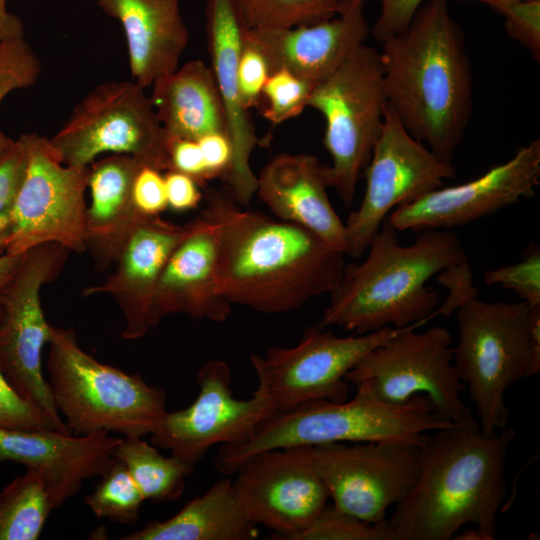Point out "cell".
I'll return each mask as SVG.
<instances>
[{
	"label": "cell",
	"mask_w": 540,
	"mask_h": 540,
	"mask_svg": "<svg viewBox=\"0 0 540 540\" xmlns=\"http://www.w3.org/2000/svg\"><path fill=\"white\" fill-rule=\"evenodd\" d=\"M200 215L219 237V281L233 304L267 314L302 307L340 280L344 253L293 223L244 210L229 191L207 189Z\"/></svg>",
	"instance_id": "1"
},
{
	"label": "cell",
	"mask_w": 540,
	"mask_h": 540,
	"mask_svg": "<svg viewBox=\"0 0 540 540\" xmlns=\"http://www.w3.org/2000/svg\"><path fill=\"white\" fill-rule=\"evenodd\" d=\"M421 446L419 475L387 519L398 540H449L474 524L482 540L497 537L506 495V459L516 437L511 427L484 434L468 408Z\"/></svg>",
	"instance_id": "2"
},
{
	"label": "cell",
	"mask_w": 540,
	"mask_h": 540,
	"mask_svg": "<svg viewBox=\"0 0 540 540\" xmlns=\"http://www.w3.org/2000/svg\"><path fill=\"white\" fill-rule=\"evenodd\" d=\"M381 43L387 104L415 139L451 163L472 116L473 77L448 1L426 0L403 32Z\"/></svg>",
	"instance_id": "3"
},
{
	"label": "cell",
	"mask_w": 540,
	"mask_h": 540,
	"mask_svg": "<svg viewBox=\"0 0 540 540\" xmlns=\"http://www.w3.org/2000/svg\"><path fill=\"white\" fill-rule=\"evenodd\" d=\"M367 250L363 262L345 264L318 326L356 334L420 326L440 305L439 293L426 282L449 266L468 262L452 231L424 230L412 244L401 245L387 220Z\"/></svg>",
	"instance_id": "4"
},
{
	"label": "cell",
	"mask_w": 540,
	"mask_h": 540,
	"mask_svg": "<svg viewBox=\"0 0 540 540\" xmlns=\"http://www.w3.org/2000/svg\"><path fill=\"white\" fill-rule=\"evenodd\" d=\"M351 400H314L290 410L274 412L240 445H221L215 468L232 475L256 453L293 446L328 443L406 440L423 442L427 432L448 426L427 395L413 396L400 405L380 400L370 384L356 385Z\"/></svg>",
	"instance_id": "5"
},
{
	"label": "cell",
	"mask_w": 540,
	"mask_h": 540,
	"mask_svg": "<svg viewBox=\"0 0 540 540\" xmlns=\"http://www.w3.org/2000/svg\"><path fill=\"white\" fill-rule=\"evenodd\" d=\"M455 313L454 368L469 390L481 431L492 435L508 426L507 389L540 372V306L474 298Z\"/></svg>",
	"instance_id": "6"
},
{
	"label": "cell",
	"mask_w": 540,
	"mask_h": 540,
	"mask_svg": "<svg viewBox=\"0 0 540 540\" xmlns=\"http://www.w3.org/2000/svg\"><path fill=\"white\" fill-rule=\"evenodd\" d=\"M47 371L55 406L74 435L151 434L167 412L164 390L84 351L74 330L50 326Z\"/></svg>",
	"instance_id": "7"
},
{
	"label": "cell",
	"mask_w": 540,
	"mask_h": 540,
	"mask_svg": "<svg viewBox=\"0 0 540 540\" xmlns=\"http://www.w3.org/2000/svg\"><path fill=\"white\" fill-rule=\"evenodd\" d=\"M386 103L380 53L366 44L316 84L307 101L325 119L323 143L331 164L321 167L323 181L346 206L370 161Z\"/></svg>",
	"instance_id": "8"
},
{
	"label": "cell",
	"mask_w": 540,
	"mask_h": 540,
	"mask_svg": "<svg viewBox=\"0 0 540 540\" xmlns=\"http://www.w3.org/2000/svg\"><path fill=\"white\" fill-rule=\"evenodd\" d=\"M144 89L135 81H109L88 92L49 139L62 163L83 168L113 153L169 170V138Z\"/></svg>",
	"instance_id": "9"
},
{
	"label": "cell",
	"mask_w": 540,
	"mask_h": 540,
	"mask_svg": "<svg viewBox=\"0 0 540 540\" xmlns=\"http://www.w3.org/2000/svg\"><path fill=\"white\" fill-rule=\"evenodd\" d=\"M69 252L57 243L29 249L0 291V368L22 398L67 429L42 372L41 352L51 325L45 319L40 291L61 272Z\"/></svg>",
	"instance_id": "10"
},
{
	"label": "cell",
	"mask_w": 540,
	"mask_h": 540,
	"mask_svg": "<svg viewBox=\"0 0 540 540\" xmlns=\"http://www.w3.org/2000/svg\"><path fill=\"white\" fill-rule=\"evenodd\" d=\"M27 164L13 208L12 230L6 254L57 243L70 252L86 251L88 167L62 163L49 138L23 134Z\"/></svg>",
	"instance_id": "11"
},
{
	"label": "cell",
	"mask_w": 540,
	"mask_h": 540,
	"mask_svg": "<svg viewBox=\"0 0 540 540\" xmlns=\"http://www.w3.org/2000/svg\"><path fill=\"white\" fill-rule=\"evenodd\" d=\"M397 329H383L340 337L331 329L308 327L294 347H273L262 356L250 355L258 389L275 412L314 400H347L346 374L369 352L386 342Z\"/></svg>",
	"instance_id": "12"
},
{
	"label": "cell",
	"mask_w": 540,
	"mask_h": 540,
	"mask_svg": "<svg viewBox=\"0 0 540 540\" xmlns=\"http://www.w3.org/2000/svg\"><path fill=\"white\" fill-rule=\"evenodd\" d=\"M366 188L360 206L345 225V255L359 258L397 207L443 186L456 169L415 139L386 103L380 134L364 171Z\"/></svg>",
	"instance_id": "13"
},
{
	"label": "cell",
	"mask_w": 540,
	"mask_h": 540,
	"mask_svg": "<svg viewBox=\"0 0 540 540\" xmlns=\"http://www.w3.org/2000/svg\"><path fill=\"white\" fill-rule=\"evenodd\" d=\"M415 327L397 329L365 355L345 381L351 385L367 381L380 400L393 405L427 395L441 419L454 421L469 407L460 396L465 386L454 368L452 336L440 326L420 333Z\"/></svg>",
	"instance_id": "14"
},
{
	"label": "cell",
	"mask_w": 540,
	"mask_h": 540,
	"mask_svg": "<svg viewBox=\"0 0 540 540\" xmlns=\"http://www.w3.org/2000/svg\"><path fill=\"white\" fill-rule=\"evenodd\" d=\"M424 441L310 446L311 464L336 508L371 524L383 523L388 508L416 483Z\"/></svg>",
	"instance_id": "15"
},
{
	"label": "cell",
	"mask_w": 540,
	"mask_h": 540,
	"mask_svg": "<svg viewBox=\"0 0 540 540\" xmlns=\"http://www.w3.org/2000/svg\"><path fill=\"white\" fill-rule=\"evenodd\" d=\"M231 378L226 361H206L197 373L199 393L194 402L187 408L167 411L151 433V443L195 467L216 444L245 443L275 409L258 388L250 398L236 399Z\"/></svg>",
	"instance_id": "16"
},
{
	"label": "cell",
	"mask_w": 540,
	"mask_h": 540,
	"mask_svg": "<svg viewBox=\"0 0 540 540\" xmlns=\"http://www.w3.org/2000/svg\"><path fill=\"white\" fill-rule=\"evenodd\" d=\"M233 489L249 520L287 538L310 525L328 505V490L311 464L310 446L254 454L236 471Z\"/></svg>",
	"instance_id": "17"
},
{
	"label": "cell",
	"mask_w": 540,
	"mask_h": 540,
	"mask_svg": "<svg viewBox=\"0 0 540 540\" xmlns=\"http://www.w3.org/2000/svg\"><path fill=\"white\" fill-rule=\"evenodd\" d=\"M539 184L540 140L535 139L478 178L428 192L395 208L386 220L397 232L449 230L530 199Z\"/></svg>",
	"instance_id": "18"
},
{
	"label": "cell",
	"mask_w": 540,
	"mask_h": 540,
	"mask_svg": "<svg viewBox=\"0 0 540 540\" xmlns=\"http://www.w3.org/2000/svg\"><path fill=\"white\" fill-rule=\"evenodd\" d=\"M120 438L0 427V464L11 461L39 473L56 509L76 495L85 480L106 472Z\"/></svg>",
	"instance_id": "19"
},
{
	"label": "cell",
	"mask_w": 540,
	"mask_h": 540,
	"mask_svg": "<svg viewBox=\"0 0 540 540\" xmlns=\"http://www.w3.org/2000/svg\"><path fill=\"white\" fill-rule=\"evenodd\" d=\"M189 229V223L178 225L160 216L144 218L124 243L115 272L83 292L84 296L107 294L116 301L125 321L124 339H139L154 327L152 303L159 278Z\"/></svg>",
	"instance_id": "20"
},
{
	"label": "cell",
	"mask_w": 540,
	"mask_h": 540,
	"mask_svg": "<svg viewBox=\"0 0 540 540\" xmlns=\"http://www.w3.org/2000/svg\"><path fill=\"white\" fill-rule=\"evenodd\" d=\"M206 36L211 69L219 90L232 144L231 168L222 180L234 200L247 206L257 190V176L250 157L258 138L238 86V61L243 47V28L231 0H207Z\"/></svg>",
	"instance_id": "21"
},
{
	"label": "cell",
	"mask_w": 540,
	"mask_h": 540,
	"mask_svg": "<svg viewBox=\"0 0 540 540\" xmlns=\"http://www.w3.org/2000/svg\"><path fill=\"white\" fill-rule=\"evenodd\" d=\"M370 29L363 4H352L338 17L285 29L243 31V42L264 57L269 75L287 69L315 84L329 77L365 44Z\"/></svg>",
	"instance_id": "22"
},
{
	"label": "cell",
	"mask_w": 540,
	"mask_h": 540,
	"mask_svg": "<svg viewBox=\"0 0 540 540\" xmlns=\"http://www.w3.org/2000/svg\"><path fill=\"white\" fill-rule=\"evenodd\" d=\"M189 225L159 278L152 303L154 327L170 314L223 322L231 313L219 281L217 228L201 215Z\"/></svg>",
	"instance_id": "23"
},
{
	"label": "cell",
	"mask_w": 540,
	"mask_h": 540,
	"mask_svg": "<svg viewBox=\"0 0 540 540\" xmlns=\"http://www.w3.org/2000/svg\"><path fill=\"white\" fill-rule=\"evenodd\" d=\"M321 167L312 154H277L258 174L256 193L277 219L313 232L345 254V225L330 202Z\"/></svg>",
	"instance_id": "24"
},
{
	"label": "cell",
	"mask_w": 540,
	"mask_h": 540,
	"mask_svg": "<svg viewBox=\"0 0 540 540\" xmlns=\"http://www.w3.org/2000/svg\"><path fill=\"white\" fill-rule=\"evenodd\" d=\"M125 33L133 79L143 88L172 74L189 41L179 0H97Z\"/></svg>",
	"instance_id": "25"
},
{
	"label": "cell",
	"mask_w": 540,
	"mask_h": 540,
	"mask_svg": "<svg viewBox=\"0 0 540 540\" xmlns=\"http://www.w3.org/2000/svg\"><path fill=\"white\" fill-rule=\"evenodd\" d=\"M142 166L127 154H112L90 165L85 243L99 269L115 263L133 229L146 218L137 211L132 197Z\"/></svg>",
	"instance_id": "26"
},
{
	"label": "cell",
	"mask_w": 540,
	"mask_h": 540,
	"mask_svg": "<svg viewBox=\"0 0 540 540\" xmlns=\"http://www.w3.org/2000/svg\"><path fill=\"white\" fill-rule=\"evenodd\" d=\"M152 87L150 97L169 139L198 140L211 133L228 135L219 90L211 67L203 60L185 63L155 81Z\"/></svg>",
	"instance_id": "27"
},
{
	"label": "cell",
	"mask_w": 540,
	"mask_h": 540,
	"mask_svg": "<svg viewBox=\"0 0 540 540\" xmlns=\"http://www.w3.org/2000/svg\"><path fill=\"white\" fill-rule=\"evenodd\" d=\"M257 525L242 511L233 481L221 478L174 516L153 520L120 540H254Z\"/></svg>",
	"instance_id": "28"
},
{
	"label": "cell",
	"mask_w": 540,
	"mask_h": 540,
	"mask_svg": "<svg viewBox=\"0 0 540 540\" xmlns=\"http://www.w3.org/2000/svg\"><path fill=\"white\" fill-rule=\"evenodd\" d=\"M114 458L126 467L144 499L153 502L178 499L185 490L186 477L195 469L175 455H162L137 436L120 438Z\"/></svg>",
	"instance_id": "29"
},
{
	"label": "cell",
	"mask_w": 540,
	"mask_h": 540,
	"mask_svg": "<svg viewBox=\"0 0 540 540\" xmlns=\"http://www.w3.org/2000/svg\"><path fill=\"white\" fill-rule=\"evenodd\" d=\"M41 475L27 469L0 491V540H37L54 510Z\"/></svg>",
	"instance_id": "30"
},
{
	"label": "cell",
	"mask_w": 540,
	"mask_h": 540,
	"mask_svg": "<svg viewBox=\"0 0 540 540\" xmlns=\"http://www.w3.org/2000/svg\"><path fill=\"white\" fill-rule=\"evenodd\" d=\"M243 30L285 29L331 19L352 0H231Z\"/></svg>",
	"instance_id": "31"
},
{
	"label": "cell",
	"mask_w": 540,
	"mask_h": 540,
	"mask_svg": "<svg viewBox=\"0 0 540 540\" xmlns=\"http://www.w3.org/2000/svg\"><path fill=\"white\" fill-rule=\"evenodd\" d=\"M100 478L84 498L87 506L97 518L135 525L145 499L126 467L114 458Z\"/></svg>",
	"instance_id": "32"
},
{
	"label": "cell",
	"mask_w": 540,
	"mask_h": 540,
	"mask_svg": "<svg viewBox=\"0 0 540 540\" xmlns=\"http://www.w3.org/2000/svg\"><path fill=\"white\" fill-rule=\"evenodd\" d=\"M287 540H398L386 520L371 524L334 505H327L316 519Z\"/></svg>",
	"instance_id": "33"
},
{
	"label": "cell",
	"mask_w": 540,
	"mask_h": 540,
	"mask_svg": "<svg viewBox=\"0 0 540 540\" xmlns=\"http://www.w3.org/2000/svg\"><path fill=\"white\" fill-rule=\"evenodd\" d=\"M315 85L287 69L271 73L262 92L267 100L263 117L278 125L298 116L307 107V101Z\"/></svg>",
	"instance_id": "34"
},
{
	"label": "cell",
	"mask_w": 540,
	"mask_h": 540,
	"mask_svg": "<svg viewBox=\"0 0 540 540\" xmlns=\"http://www.w3.org/2000/svg\"><path fill=\"white\" fill-rule=\"evenodd\" d=\"M27 164L23 134L0 152V256L6 254L12 230L15 198Z\"/></svg>",
	"instance_id": "35"
},
{
	"label": "cell",
	"mask_w": 540,
	"mask_h": 540,
	"mask_svg": "<svg viewBox=\"0 0 540 540\" xmlns=\"http://www.w3.org/2000/svg\"><path fill=\"white\" fill-rule=\"evenodd\" d=\"M487 285H498L512 291L529 306L540 305V251L537 245L527 247L520 261L485 271Z\"/></svg>",
	"instance_id": "36"
},
{
	"label": "cell",
	"mask_w": 540,
	"mask_h": 540,
	"mask_svg": "<svg viewBox=\"0 0 540 540\" xmlns=\"http://www.w3.org/2000/svg\"><path fill=\"white\" fill-rule=\"evenodd\" d=\"M0 427L49 429L71 433L33 404L22 398L10 385L0 368Z\"/></svg>",
	"instance_id": "37"
},
{
	"label": "cell",
	"mask_w": 540,
	"mask_h": 540,
	"mask_svg": "<svg viewBox=\"0 0 540 540\" xmlns=\"http://www.w3.org/2000/svg\"><path fill=\"white\" fill-rule=\"evenodd\" d=\"M497 13L504 17L509 37L519 42L537 62L540 61V0L520 1Z\"/></svg>",
	"instance_id": "38"
},
{
	"label": "cell",
	"mask_w": 540,
	"mask_h": 540,
	"mask_svg": "<svg viewBox=\"0 0 540 540\" xmlns=\"http://www.w3.org/2000/svg\"><path fill=\"white\" fill-rule=\"evenodd\" d=\"M237 75L244 108L249 110L258 106L269 77V69L262 54L244 42L239 56Z\"/></svg>",
	"instance_id": "39"
},
{
	"label": "cell",
	"mask_w": 540,
	"mask_h": 540,
	"mask_svg": "<svg viewBox=\"0 0 540 540\" xmlns=\"http://www.w3.org/2000/svg\"><path fill=\"white\" fill-rule=\"evenodd\" d=\"M132 197L137 211L145 217L159 216L166 210L168 204L162 171L142 166L133 183Z\"/></svg>",
	"instance_id": "40"
},
{
	"label": "cell",
	"mask_w": 540,
	"mask_h": 540,
	"mask_svg": "<svg viewBox=\"0 0 540 540\" xmlns=\"http://www.w3.org/2000/svg\"><path fill=\"white\" fill-rule=\"evenodd\" d=\"M437 281L449 289V295L429 319L437 315L449 317L464 303L478 296V289L473 285V275L468 262L445 268L439 272Z\"/></svg>",
	"instance_id": "41"
},
{
	"label": "cell",
	"mask_w": 540,
	"mask_h": 540,
	"mask_svg": "<svg viewBox=\"0 0 540 540\" xmlns=\"http://www.w3.org/2000/svg\"><path fill=\"white\" fill-rule=\"evenodd\" d=\"M366 0H352V4H364ZM426 0H379L381 13L372 33L376 40L383 42L401 32L411 23L417 10Z\"/></svg>",
	"instance_id": "42"
},
{
	"label": "cell",
	"mask_w": 540,
	"mask_h": 540,
	"mask_svg": "<svg viewBox=\"0 0 540 540\" xmlns=\"http://www.w3.org/2000/svg\"><path fill=\"white\" fill-rule=\"evenodd\" d=\"M169 170L186 174L199 185L211 180L197 140L169 139Z\"/></svg>",
	"instance_id": "43"
},
{
	"label": "cell",
	"mask_w": 540,
	"mask_h": 540,
	"mask_svg": "<svg viewBox=\"0 0 540 540\" xmlns=\"http://www.w3.org/2000/svg\"><path fill=\"white\" fill-rule=\"evenodd\" d=\"M168 208L177 212L195 209L203 200L199 184L190 176L174 170L164 174Z\"/></svg>",
	"instance_id": "44"
},
{
	"label": "cell",
	"mask_w": 540,
	"mask_h": 540,
	"mask_svg": "<svg viewBox=\"0 0 540 540\" xmlns=\"http://www.w3.org/2000/svg\"><path fill=\"white\" fill-rule=\"evenodd\" d=\"M211 180H223L228 174L233 158V149L228 135L223 133L207 134L198 140Z\"/></svg>",
	"instance_id": "45"
},
{
	"label": "cell",
	"mask_w": 540,
	"mask_h": 540,
	"mask_svg": "<svg viewBox=\"0 0 540 540\" xmlns=\"http://www.w3.org/2000/svg\"><path fill=\"white\" fill-rule=\"evenodd\" d=\"M24 38L22 20L6 9V0H0V42Z\"/></svg>",
	"instance_id": "46"
},
{
	"label": "cell",
	"mask_w": 540,
	"mask_h": 540,
	"mask_svg": "<svg viewBox=\"0 0 540 540\" xmlns=\"http://www.w3.org/2000/svg\"><path fill=\"white\" fill-rule=\"evenodd\" d=\"M20 259L21 255L14 256L5 254L0 256V291L15 274L19 266Z\"/></svg>",
	"instance_id": "47"
},
{
	"label": "cell",
	"mask_w": 540,
	"mask_h": 540,
	"mask_svg": "<svg viewBox=\"0 0 540 540\" xmlns=\"http://www.w3.org/2000/svg\"><path fill=\"white\" fill-rule=\"evenodd\" d=\"M459 1H477L483 4L488 5L491 7L495 12H498L502 8L520 2V1H528V0H459Z\"/></svg>",
	"instance_id": "48"
},
{
	"label": "cell",
	"mask_w": 540,
	"mask_h": 540,
	"mask_svg": "<svg viewBox=\"0 0 540 540\" xmlns=\"http://www.w3.org/2000/svg\"><path fill=\"white\" fill-rule=\"evenodd\" d=\"M453 539L457 540H482L481 535L477 531V529H471L467 530L465 532H462L460 534H455Z\"/></svg>",
	"instance_id": "49"
}]
</instances>
